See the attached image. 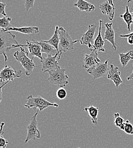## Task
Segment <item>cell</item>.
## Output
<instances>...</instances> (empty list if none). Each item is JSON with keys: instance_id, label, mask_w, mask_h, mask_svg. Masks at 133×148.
Segmentation results:
<instances>
[{"instance_id": "1f68e13d", "label": "cell", "mask_w": 133, "mask_h": 148, "mask_svg": "<svg viewBox=\"0 0 133 148\" xmlns=\"http://www.w3.org/2000/svg\"><path fill=\"white\" fill-rule=\"evenodd\" d=\"M9 82H6L5 83H4L2 86H0V103H1L2 100V88L6 86Z\"/></svg>"}, {"instance_id": "ac0fdd59", "label": "cell", "mask_w": 133, "mask_h": 148, "mask_svg": "<svg viewBox=\"0 0 133 148\" xmlns=\"http://www.w3.org/2000/svg\"><path fill=\"white\" fill-rule=\"evenodd\" d=\"M80 11L86 12H92L95 10V7L92 3L84 0H77V2L74 4Z\"/></svg>"}, {"instance_id": "603a6c76", "label": "cell", "mask_w": 133, "mask_h": 148, "mask_svg": "<svg viewBox=\"0 0 133 148\" xmlns=\"http://www.w3.org/2000/svg\"><path fill=\"white\" fill-rule=\"evenodd\" d=\"M120 58V62L122 66V67L124 68L126 66V65L128 64V63L133 59V50H130L127 53H120L119 54Z\"/></svg>"}, {"instance_id": "ffe728a7", "label": "cell", "mask_w": 133, "mask_h": 148, "mask_svg": "<svg viewBox=\"0 0 133 148\" xmlns=\"http://www.w3.org/2000/svg\"><path fill=\"white\" fill-rule=\"evenodd\" d=\"M10 31H14V32H17L22 34H31L33 33H38L39 32V27H10L9 28L7 32Z\"/></svg>"}, {"instance_id": "4dcf8cb0", "label": "cell", "mask_w": 133, "mask_h": 148, "mask_svg": "<svg viewBox=\"0 0 133 148\" xmlns=\"http://www.w3.org/2000/svg\"><path fill=\"white\" fill-rule=\"evenodd\" d=\"M128 6L129 8V12L133 16V0H128Z\"/></svg>"}, {"instance_id": "5bb4252c", "label": "cell", "mask_w": 133, "mask_h": 148, "mask_svg": "<svg viewBox=\"0 0 133 148\" xmlns=\"http://www.w3.org/2000/svg\"><path fill=\"white\" fill-rule=\"evenodd\" d=\"M106 30L105 32L104 39L109 41L112 44V48L117 50V45L115 42V33L113 28L112 23H107L105 25Z\"/></svg>"}, {"instance_id": "83f0119b", "label": "cell", "mask_w": 133, "mask_h": 148, "mask_svg": "<svg viewBox=\"0 0 133 148\" xmlns=\"http://www.w3.org/2000/svg\"><path fill=\"white\" fill-rule=\"evenodd\" d=\"M35 0H25V8L27 12L34 7V4Z\"/></svg>"}, {"instance_id": "836d02e7", "label": "cell", "mask_w": 133, "mask_h": 148, "mask_svg": "<svg viewBox=\"0 0 133 148\" xmlns=\"http://www.w3.org/2000/svg\"><path fill=\"white\" fill-rule=\"evenodd\" d=\"M119 37L121 38H132L133 39V33H131L130 34H125V35H120Z\"/></svg>"}, {"instance_id": "f546056e", "label": "cell", "mask_w": 133, "mask_h": 148, "mask_svg": "<svg viewBox=\"0 0 133 148\" xmlns=\"http://www.w3.org/2000/svg\"><path fill=\"white\" fill-rule=\"evenodd\" d=\"M9 142L3 136L0 138V148H6Z\"/></svg>"}, {"instance_id": "30bf717a", "label": "cell", "mask_w": 133, "mask_h": 148, "mask_svg": "<svg viewBox=\"0 0 133 148\" xmlns=\"http://www.w3.org/2000/svg\"><path fill=\"white\" fill-rule=\"evenodd\" d=\"M108 62L109 60H106L104 63H100L95 67L87 70V72L93 77L95 80L104 77L109 72Z\"/></svg>"}, {"instance_id": "9a60e30c", "label": "cell", "mask_w": 133, "mask_h": 148, "mask_svg": "<svg viewBox=\"0 0 133 148\" xmlns=\"http://www.w3.org/2000/svg\"><path fill=\"white\" fill-rule=\"evenodd\" d=\"M102 22H103L102 20H100L99 21L100 26H99L98 34V36L95 38V40L92 51L95 50L97 52L98 51L105 52V49H104L105 42H104V39L102 37V34H101V28H102Z\"/></svg>"}, {"instance_id": "e575fe53", "label": "cell", "mask_w": 133, "mask_h": 148, "mask_svg": "<svg viewBox=\"0 0 133 148\" xmlns=\"http://www.w3.org/2000/svg\"><path fill=\"white\" fill-rule=\"evenodd\" d=\"M128 43L129 45H133V39L130 38H128Z\"/></svg>"}, {"instance_id": "4fadbf2b", "label": "cell", "mask_w": 133, "mask_h": 148, "mask_svg": "<svg viewBox=\"0 0 133 148\" xmlns=\"http://www.w3.org/2000/svg\"><path fill=\"white\" fill-rule=\"evenodd\" d=\"M108 78L114 82L117 88H118L119 85L123 82L121 77V72L119 71V68L114 66L113 64H110V66Z\"/></svg>"}, {"instance_id": "f35d334b", "label": "cell", "mask_w": 133, "mask_h": 148, "mask_svg": "<svg viewBox=\"0 0 133 148\" xmlns=\"http://www.w3.org/2000/svg\"></svg>"}, {"instance_id": "d6986e66", "label": "cell", "mask_w": 133, "mask_h": 148, "mask_svg": "<svg viewBox=\"0 0 133 148\" xmlns=\"http://www.w3.org/2000/svg\"><path fill=\"white\" fill-rule=\"evenodd\" d=\"M84 110L88 113L91 119L92 123L95 125H97L98 124V115L99 113V108L93 106H90L85 107Z\"/></svg>"}, {"instance_id": "6da1fadb", "label": "cell", "mask_w": 133, "mask_h": 148, "mask_svg": "<svg viewBox=\"0 0 133 148\" xmlns=\"http://www.w3.org/2000/svg\"><path fill=\"white\" fill-rule=\"evenodd\" d=\"M18 45L16 39V36L10 32H3L0 30V55L4 56L5 62L8 60L6 53L9 52L14 45Z\"/></svg>"}, {"instance_id": "7a4b0ae2", "label": "cell", "mask_w": 133, "mask_h": 148, "mask_svg": "<svg viewBox=\"0 0 133 148\" xmlns=\"http://www.w3.org/2000/svg\"><path fill=\"white\" fill-rule=\"evenodd\" d=\"M19 48H20V50L17 51L14 54V56L24 68L25 70V75L27 76H30L33 73V70L35 67H38V66H36L33 62L34 57H33L32 59L29 58V53H26L25 49L23 47H20Z\"/></svg>"}, {"instance_id": "f1b7e54d", "label": "cell", "mask_w": 133, "mask_h": 148, "mask_svg": "<svg viewBox=\"0 0 133 148\" xmlns=\"http://www.w3.org/2000/svg\"><path fill=\"white\" fill-rule=\"evenodd\" d=\"M6 3L5 2H0V15H2L5 17L7 16L5 12V8Z\"/></svg>"}, {"instance_id": "3957f363", "label": "cell", "mask_w": 133, "mask_h": 148, "mask_svg": "<svg viewBox=\"0 0 133 148\" xmlns=\"http://www.w3.org/2000/svg\"><path fill=\"white\" fill-rule=\"evenodd\" d=\"M27 102L24 105L25 107L29 109L33 108L34 110H38L39 112H42L50 107L55 108L59 107V105L57 103H51L40 96L33 97V95H30L27 97Z\"/></svg>"}, {"instance_id": "8d00e7d4", "label": "cell", "mask_w": 133, "mask_h": 148, "mask_svg": "<svg viewBox=\"0 0 133 148\" xmlns=\"http://www.w3.org/2000/svg\"><path fill=\"white\" fill-rule=\"evenodd\" d=\"M107 1L109 2V3L110 5H111L113 6H114V3H113V0H107Z\"/></svg>"}, {"instance_id": "d590c367", "label": "cell", "mask_w": 133, "mask_h": 148, "mask_svg": "<svg viewBox=\"0 0 133 148\" xmlns=\"http://www.w3.org/2000/svg\"><path fill=\"white\" fill-rule=\"evenodd\" d=\"M128 80H133V70L130 74V75L128 77Z\"/></svg>"}, {"instance_id": "cb8c5ba5", "label": "cell", "mask_w": 133, "mask_h": 148, "mask_svg": "<svg viewBox=\"0 0 133 148\" xmlns=\"http://www.w3.org/2000/svg\"><path fill=\"white\" fill-rule=\"evenodd\" d=\"M12 18L8 17H3L0 18V30L6 32L7 30L12 27L10 23Z\"/></svg>"}, {"instance_id": "277c9868", "label": "cell", "mask_w": 133, "mask_h": 148, "mask_svg": "<svg viewBox=\"0 0 133 148\" xmlns=\"http://www.w3.org/2000/svg\"><path fill=\"white\" fill-rule=\"evenodd\" d=\"M59 50L61 52H67L74 49V45L76 42H80L78 40H73L70 34L63 27H59Z\"/></svg>"}, {"instance_id": "4316f807", "label": "cell", "mask_w": 133, "mask_h": 148, "mask_svg": "<svg viewBox=\"0 0 133 148\" xmlns=\"http://www.w3.org/2000/svg\"><path fill=\"white\" fill-rule=\"evenodd\" d=\"M56 95L58 99L63 100L67 97V92L64 88H59L57 91Z\"/></svg>"}, {"instance_id": "74e56055", "label": "cell", "mask_w": 133, "mask_h": 148, "mask_svg": "<svg viewBox=\"0 0 133 148\" xmlns=\"http://www.w3.org/2000/svg\"></svg>"}, {"instance_id": "44dd1931", "label": "cell", "mask_w": 133, "mask_h": 148, "mask_svg": "<svg viewBox=\"0 0 133 148\" xmlns=\"http://www.w3.org/2000/svg\"><path fill=\"white\" fill-rule=\"evenodd\" d=\"M58 30H59V26H57L55 27V33L53 35V36L52 38H51L48 40H42L43 42L47 43L51 45H52L53 46H54L57 50H59V32H58Z\"/></svg>"}, {"instance_id": "ba28073f", "label": "cell", "mask_w": 133, "mask_h": 148, "mask_svg": "<svg viewBox=\"0 0 133 148\" xmlns=\"http://www.w3.org/2000/svg\"><path fill=\"white\" fill-rule=\"evenodd\" d=\"M23 74L20 69L15 71L10 66L6 65L0 71V82L4 83L6 82L13 81L15 78L20 77Z\"/></svg>"}, {"instance_id": "7c38bea8", "label": "cell", "mask_w": 133, "mask_h": 148, "mask_svg": "<svg viewBox=\"0 0 133 148\" xmlns=\"http://www.w3.org/2000/svg\"><path fill=\"white\" fill-rule=\"evenodd\" d=\"M100 62L101 60L98 58L97 51L93 50L89 55H85L84 58V64L83 67V68L88 70L101 63Z\"/></svg>"}, {"instance_id": "9c48e42d", "label": "cell", "mask_w": 133, "mask_h": 148, "mask_svg": "<svg viewBox=\"0 0 133 148\" xmlns=\"http://www.w3.org/2000/svg\"><path fill=\"white\" fill-rule=\"evenodd\" d=\"M96 25H90L88 26V29L87 32L83 34L80 42L82 45L88 46L90 51H92L94 44V37L95 35L96 31Z\"/></svg>"}, {"instance_id": "484cf974", "label": "cell", "mask_w": 133, "mask_h": 148, "mask_svg": "<svg viewBox=\"0 0 133 148\" xmlns=\"http://www.w3.org/2000/svg\"><path fill=\"white\" fill-rule=\"evenodd\" d=\"M114 124L117 128H119L125 122L124 119H123L121 116L120 114L118 112L115 113L114 114Z\"/></svg>"}, {"instance_id": "8992f818", "label": "cell", "mask_w": 133, "mask_h": 148, "mask_svg": "<svg viewBox=\"0 0 133 148\" xmlns=\"http://www.w3.org/2000/svg\"><path fill=\"white\" fill-rule=\"evenodd\" d=\"M39 111L37 112L31 117L30 124L27 126V137L25 141L26 144L30 140H35L37 138H40V132L38 129V123L37 121V116Z\"/></svg>"}, {"instance_id": "7402d4cb", "label": "cell", "mask_w": 133, "mask_h": 148, "mask_svg": "<svg viewBox=\"0 0 133 148\" xmlns=\"http://www.w3.org/2000/svg\"><path fill=\"white\" fill-rule=\"evenodd\" d=\"M121 18H122L124 22L127 24L128 25V30L129 32H130V27H131V25L133 23V15L130 13L129 10V8L127 6L126 7V11L125 13L123 14H121L119 16Z\"/></svg>"}, {"instance_id": "5b68a950", "label": "cell", "mask_w": 133, "mask_h": 148, "mask_svg": "<svg viewBox=\"0 0 133 148\" xmlns=\"http://www.w3.org/2000/svg\"><path fill=\"white\" fill-rule=\"evenodd\" d=\"M66 70L61 69L60 67L57 69L49 71L48 80L53 84L57 85L60 88H64L69 83L68 76L65 74Z\"/></svg>"}, {"instance_id": "d6a6232c", "label": "cell", "mask_w": 133, "mask_h": 148, "mask_svg": "<svg viewBox=\"0 0 133 148\" xmlns=\"http://www.w3.org/2000/svg\"><path fill=\"white\" fill-rule=\"evenodd\" d=\"M5 123L2 122L1 123V125H0V138L1 137L3 136V134H4V132H3V127L5 126Z\"/></svg>"}, {"instance_id": "e0dca14e", "label": "cell", "mask_w": 133, "mask_h": 148, "mask_svg": "<svg viewBox=\"0 0 133 148\" xmlns=\"http://www.w3.org/2000/svg\"><path fill=\"white\" fill-rule=\"evenodd\" d=\"M100 9L102 14L107 15L110 21H112L114 18L115 14V6H113L106 1L100 5Z\"/></svg>"}, {"instance_id": "d4e9b609", "label": "cell", "mask_w": 133, "mask_h": 148, "mask_svg": "<svg viewBox=\"0 0 133 148\" xmlns=\"http://www.w3.org/2000/svg\"><path fill=\"white\" fill-rule=\"evenodd\" d=\"M119 128L124 131L127 134L133 135V125L130 123L129 120H126L125 122Z\"/></svg>"}, {"instance_id": "2e32d148", "label": "cell", "mask_w": 133, "mask_h": 148, "mask_svg": "<svg viewBox=\"0 0 133 148\" xmlns=\"http://www.w3.org/2000/svg\"><path fill=\"white\" fill-rule=\"evenodd\" d=\"M34 40L37 44L40 46L42 48V53H46L48 56H55L60 51L57 50L52 45L43 42L42 40H40V42L36 41L35 40Z\"/></svg>"}, {"instance_id": "8fae6325", "label": "cell", "mask_w": 133, "mask_h": 148, "mask_svg": "<svg viewBox=\"0 0 133 148\" xmlns=\"http://www.w3.org/2000/svg\"><path fill=\"white\" fill-rule=\"evenodd\" d=\"M27 44L26 45H21V44H18L17 45H14L13 46L12 49L14 48H17V47H27L29 49V54H31L33 57H37L40 59V60H43V57L42 56V48L40 45L37 44L34 39L32 40L31 41H29L28 40H26Z\"/></svg>"}, {"instance_id": "52a82bcc", "label": "cell", "mask_w": 133, "mask_h": 148, "mask_svg": "<svg viewBox=\"0 0 133 148\" xmlns=\"http://www.w3.org/2000/svg\"><path fill=\"white\" fill-rule=\"evenodd\" d=\"M62 53L63 52L60 51L55 56H48L47 58H43V60H40L42 64V71L45 73L59 68L60 66L58 63V60L60 59Z\"/></svg>"}]
</instances>
